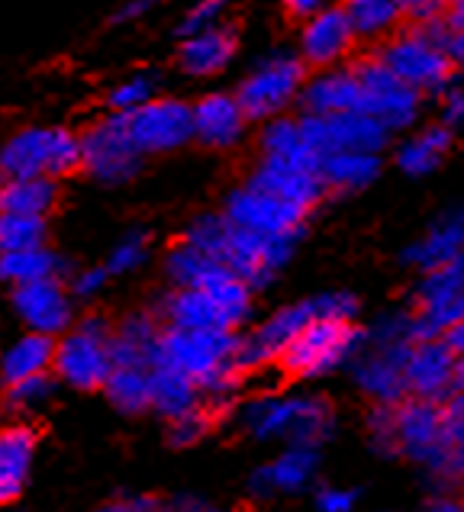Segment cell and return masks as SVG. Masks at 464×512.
<instances>
[{
  "instance_id": "ab89813d",
  "label": "cell",
  "mask_w": 464,
  "mask_h": 512,
  "mask_svg": "<svg viewBox=\"0 0 464 512\" xmlns=\"http://www.w3.org/2000/svg\"><path fill=\"white\" fill-rule=\"evenodd\" d=\"M152 368H133V364H113L107 384L100 387L107 400L126 416H139L152 409Z\"/></svg>"
},
{
  "instance_id": "681fc988",
  "label": "cell",
  "mask_w": 464,
  "mask_h": 512,
  "mask_svg": "<svg viewBox=\"0 0 464 512\" xmlns=\"http://www.w3.org/2000/svg\"><path fill=\"white\" fill-rule=\"evenodd\" d=\"M110 281V271L104 265H91V268H71L68 277H65V284L71 290V297L75 300H91L97 297L100 290L107 287Z\"/></svg>"
},
{
  "instance_id": "5bb4252c",
  "label": "cell",
  "mask_w": 464,
  "mask_h": 512,
  "mask_svg": "<svg viewBox=\"0 0 464 512\" xmlns=\"http://www.w3.org/2000/svg\"><path fill=\"white\" fill-rule=\"evenodd\" d=\"M300 129L310 149L323 158L332 152H371L381 155L390 142V129L368 116L365 110H348L332 116H310L300 113Z\"/></svg>"
},
{
  "instance_id": "f546056e",
  "label": "cell",
  "mask_w": 464,
  "mask_h": 512,
  "mask_svg": "<svg viewBox=\"0 0 464 512\" xmlns=\"http://www.w3.org/2000/svg\"><path fill=\"white\" fill-rule=\"evenodd\" d=\"M62 203V181L49 174H26V178H7L0 190V210L26 213L49 219Z\"/></svg>"
},
{
  "instance_id": "7bdbcfd3",
  "label": "cell",
  "mask_w": 464,
  "mask_h": 512,
  "mask_svg": "<svg viewBox=\"0 0 464 512\" xmlns=\"http://www.w3.org/2000/svg\"><path fill=\"white\" fill-rule=\"evenodd\" d=\"M152 255V236L145 229H126L120 239L110 245V252L104 258V268L110 271V277H123L139 271Z\"/></svg>"
},
{
  "instance_id": "7402d4cb",
  "label": "cell",
  "mask_w": 464,
  "mask_h": 512,
  "mask_svg": "<svg viewBox=\"0 0 464 512\" xmlns=\"http://www.w3.org/2000/svg\"><path fill=\"white\" fill-rule=\"evenodd\" d=\"M191 120H194V142L213 152L236 149L252 123L232 91H207L203 97H197L191 104Z\"/></svg>"
},
{
  "instance_id": "c3c4849f",
  "label": "cell",
  "mask_w": 464,
  "mask_h": 512,
  "mask_svg": "<svg viewBox=\"0 0 464 512\" xmlns=\"http://www.w3.org/2000/svg\"><path fill=\"white\" fill-rule=\"evenodd\" d=\"M316 319H342V323H355L358 316V297L348 294V290H326V294H316Z\"/></svg>"
},
{
  "instance_id": "ee69618b",
  "label": "cell",
  "mask_w": 464,
  "mask_h": 512,
  "mask_svg": "<svg viewBox=\"0 0 464 512\" xmlns=\"http://www.w3.org/2000/svg\"><path fill=\"white\" fill-rule=\"evenodd\" d=\"M4 403L13 409V413H33L42 403L52 397L55 390V380L52 371L49 374H33V377H23V380H13V384H4Z\"/></svg>"
},
{
  "instance_id": "11a10c76",
  "label": "cell",
  "mask_w": 464,
  "mask_h": 512,
  "mask_svg": "<svg viewBox=\"0 0 464 512\" xmlns=\"http://www.w3.org/2000/svg\"><path fill=\"white\" fill-rule=\"evenodd\" d=\"M97 512H168V506L162 500H155V496H139V500L113 503V506H104Z\"/></svg>"
},
{
  "instance_id": "ffe728a7",
  "label": "cell",
  "mask_w": 464,
  "mask_h": 512,
  "mask_svg": "<svg viewBox=\"0 0 464 512\" xmlns=\"http://www.w3.org/2000/svg\"><path fill=\"white\" fill-rule=\"evenodd\" d=\"M355 29L348 23L342 7H323L300 26V46L297 55L307 68H332L345 65L348 52L355 49Z\"/></svg>"
},
{
  "instance_id": "30bf717a",
  "label": "cell",
  "mask_w": 464,
  "mask_h": 512,
  "mask_svg": "<svg viewBox=\"0 0 464 512\" xmlns=\"http://www.w3.org/2000/svg\"><path fill=\"white\" fill-rule=\"evenodd\" d=\"M123 123L133 136L136 149L145 158L181 152L187 142H194V120H191V100L158 94L149 104L136 107L123 116Z\"/></svg>"
},
{
  "instance_id": "94428289",
  "label": "cell",
  "mask_w": 464,
  "mask_h": 512,
  "mask_svg": "<svg viewBox=\"0 0 464 512\" xmlns=\"http://www.w3.org/2000/svg\"><path fill=\"white\" fill-rule=\"evenodd\" d=\"M445 23L452 26V33L464 26V0H452V13L445 17Z\"/></svg>"
},
{
  "instance_id": "ac0fdd59",
  "label": "cell",
  "mask_w": 464,
  "mask_h": 512,
  "mask_svg": "<svg viewBox=\"0 0 464 512\" xmlns=\"http://www.w3.org/2000/svg\"><path fill=\"white\" fill-rule=\"evenodd\" d=\"M10 306L29 332L52 335V339L75 323V297L65 277H42V281L10 287Z\"/></svg>"
},
{
  "instance_id": "4fadbf2b",
  "label": "cell",
  "mask_w": 464,
  "mask_h": 512,
  "mask_svg": "<svg viewBox=\"0 0 464 512\" xmlns=\"http://www.w3.org/2000/svg\"><path fill=\"white\" fill-rule=\"evenodd\" d=\"M297 242H300L297 236H261V232L239 229L229 223L226 242L220 248V261L232 274H239L252 290H261L294 258Z\"/></svg>"
},
{
  "instance_id": "f5cc1de1",
  "label": "cell",
  "mask_w": 464,
  "mask_h": 512,
  "mask_svg": "<svg viewBox=\"0 0 464 512\" xmlns=\"http://www.w3.org/2000/svg\"><path fill=\"white\" fill-rule=\"evenodd\" d=\"M452 0H403V13L413 23H429L435 17H445V7Z\"/></svg>"
},
{
  "instance_id": "3957f363",
  "label": "cell",
  "mask_w": 464,
  "mask_h": 512,
  "mask_svg": "<svg viewBox=\"0 0 464 512\" xmlns=\"http://www.w3.org/2000/svg\"><path fill=\"white\" fill-rule=\"evenodd\" d=\"M239 422L261 442L281 438L287 445L319 448L336 432V409L326 397H274V393H265V397L242 403Z\"/></svg>"
},
{
  "instance_id": "7dc6e473",
  "label": "cell",
  "mask_w": 464,
  "mask_h": 512,
  "mask_svg": "<svg viewBox=\"0 0 464 512\" xmlns=\"http://www.w3.org/2000/svg\"><path fill=\"white\" fill-rule=\"evenodd\" d=\"M229 4H232V0H194V4L184 10V17L178 23V36H187V33H197V29L223 23Z\"/></svg>"
},
{
  "instance_id": "9a60e30c",
  "label": "cell",
  "mask_w": 464,
  "mask_h": 512,
  "mask_svg": "<svg viewBox=\"0 0 464 512\" xmlns=\"http://www.w3.org/2000/svg\"><path fill=\"white\" fill-rule=\"evenodd\" d=\"M223 216L232 226L261 232V236H297L300 239L303 223H307L310 213L268 194V190L255 187L252 181H245L226 194Z\"/></svg>"
},
{
  "instance_id": "6f0895ef",
  "label": "cell",
  "mask_w": 464,
  "mask_h": 512,
  "mask_svg": "<svg viewBox=\"0 0 464 512\" xmlns=\"http://www.w3.org/2000/svg\"><path fill=\"white\" fill-rule=\"evenodd\" d=\"M442 342L455 351V355H464V316L458 319V323H452L445 332H442Z\"/></svg>"
},
{
  "instance_id": "b9f144b4",
  "label": "cell",
  "mask_w": 464,
  "mask_h": 512,
  "mask_svg": "<svg viewBox=\"0 0 464 512\" xmlns=\"http://www.w3.org/2000/svg\"><path fill=\"white\" fill-rule=\"evenodd\" d=\"M46 242H49V219L0 210V255L20 252V248H36Z\"/></svg>"
},
{
  "instance_id": "6da1fadb",
  "label": "cell",
  "mask_w": 464,
  "mask_h": 512,
  "mask_svg": "<svg viewBox=\"0 0 464 512\" xmlns=\"http://www.w3.org/2000/svg\"><path fill=\"white\" fill-rule=\"evenodd\" d=\"M236 348L239 332L162 326L152 364H165V368L191 377L203 393V403L216 413L239 390L242 371L236 364Z\"/></svg>"
},
{
  "instance_id": "f6af8a7d",
  "label": "cell",
  "mask_w": 464,
  "mask_h": 512,
  "mask_svg": "<svg viewBox=\"0 0 464 512\" xmlns=\"http://www.w3.org/2000/svg\"><path fill=\"white\" fill-rule=\"evenodd\" d=\"M213 409L207 403H200L191 413H184L178 419H168V442L174 448H191L197 445L203 435L213 429Z\"/></svg>"
},
{
  "instance_id": "836d02e7",
  "label": "cell",
  "mask_w": 464,
  "mask_h": 512,
  "mask_svg": "<svg viewBox=\"0 0 464 512\" xmlns=\"http://www.w3.org/2000/svg\"><path fill=\"white\" fill-rule=\"evenodd\" d=\"M68 271H71V261L62 252H55L49 242L0 255V284H7V287L42 281V277H68Z\"/></svg>"
},
{
  "instance_id": "680465c9",
  "label": "cell",
  "mask_w": 464,
  "mask_h": 512,
  "mask_svg": "<svg viewBox=\"0 0 464 512\" xmlns=\"http://www.w3.org/2000/svg\"><path fill=\"white\" fill-rule=\"evenodd\" d=\"M168 512H226L220 506H210V503H200V500H191V496H184V500H174L168 506Z\"/></svg>"
},
{
  "instance_id": "cb8c5ba5",
  "label": "cell",
  "mask_w": 464,
  "mask_h": 512,
  "mask_svg": "<svg viewBox=\"0 0 464 512\" xmlns=\"http://www.w3.org/2000/svg\"><path fill=\"white\" fill-rule=\"evenodd\" d=\"M239 49V33L229 23H216L197 33L181 36L178 46V68L187 78H216L232 65Z\"/></svg>"
},
{
  "instance_id": "bcb514c9",
  "label": "cell",
  "mask_w": 464,
  "mask_h": 512,
  "mask_svg": "<svg viewBox=\"0 0 464 512\" xmlns=\"http://www.w3.org/2000/svg\"><path fill=\"white\" fill-rule=\"evenodd\" d=\"M397 406V403H394ZM394 406L390 403H374L368 416V435L377 455L397 458V422H394Z\"/></svg>"
},
{
  "instance_id": "ba28073f",
  "label": "cell",
  "mask_w": 464,
  "mask_h": 512,
  "mask_svg": "<svg viewBox=\"0 0 464 512\" xmlns=\"http://www.w3.org/2000/svg\"><path fill=\"white\" fill-rule=\"evenodd\" d=\"M145 155L120 113H104L81 129V174L100 187H123L139 178Z\"/></svg>"
},
{
  "instance_id": "9f6ffc18",
  "label": "cell",
  "mask_w": 464,
  "mask_h": 512,
  "mask_svg": "<svg viewBox=\"0 0 464 512\" xmlns=\"http://www.w3.org/2000/svg\"><path fill=\"white\" fill-rule=\"evenodd\" d=\"M284 7H287L290 17L307 20V17H313L316 10H323V7H326V0H284Z\"/></svg>"
},
{
  "instance_id": "277c9868",
  "label": "cell",
  "mask_w": 464,
  "mask_h": 512,
  "mask_svg": "<svg viewBox=\"0 0 464 512\" xmlns=\"http://www.w3.org/2000/svg\"><path fill=\"white\" fill-rule=\"evenodd\" d=\"M0 171L4 178L49 174L65 181L81 171V133L58 123H29L13 129L0 142Z\"/></svg>"
},
{
  "instance_id": "91938a15",
  "label": "cell",
  "mask_w": 464,
  "mask_h": 512,
  "mask_svg": "<svg viewBox=\"0 0 464 512\" xmlns=\"http://www.w3.org/2000/svg\"><path fill=\"white\" fill-rule=\"evenodd\" d=\"M448 55H452V62L464 68V26L455 29L452 39H448Z\"/></svg>"
},
{
  "instance_id": "60d3db41",
  "label": "cell",
  "mask_w": 464,
  "mask_h": 512,
  "mask_svg": "<svg viewBox=\"0 0 464 512\" xmlns=\"http://www.w3.org/2000/svg\"><path fill=\"white\" fill-rule=\"evenodd\" d=\"M158 94H162V78L149 68H139V71H129V75L120 78L116 84H110V91L104 94V107H107V113L126 116L136 107L149 104V100Z\"/></svg>"
},
{
  "instance_id": "7c38bea8",
  "label": "cell",
  "mask_w": 464,
  "mask_h": 512,
  "mask_svg": "<svg viewBox=\"0 0 464 512\" xmlns=\"http://www.w3.org/2000/svg\"><path fill=\"white\" fill-rule=\"evenodd\" d=\"M413 326L416 342L439 339V335L464 316V255L448 261L442 268L423 271L413 294Z\"/></svg>"
},
{
  "instance_id": "d6a6232c",
  "label": "cell",
  "mask_w": 464,
  "mask_h": 512,
  "mask_svg": "<svg viewBox=\"0 0 464 512\" xmlns=\"http://www.w3.org/2000/svg\"><path fill=\"white\" fill-rule=\"evenodd\" d=\"M55 361V339L42 332H23L20 339H13L4 351H0V380L13 384V380L33 377V374H49Z\"/></svg>"
},
{
  "instance_id": "44dd1931",
  "label": "cell",
  "mask_w": 464,
  "mask_h": 512,
  "mask_svg": "<svg viewBox=\"0 0 464 512\" xmlns=\"http://www.w3.org/2000/svg\"><path fill=\"white\" fill-rule=\"evenodd\" d=\"M455 351L439 339L413 342L406 355V397L445 403L455 393Z\"/></svg>"
},
{
  "instance_id": "52a82bcc",
  "label": "cell",
  "mask_w": 464,
  "mask_h": 512,
  "mask_svg": "<svg viewBox=\"0 0 464 512\" xmlns=\"http://www.w3.org/2000/svg\"><path fill=\"white\" fill-rule=\"evenodd\" d=\"M307 65L300 62L297 52L290 49H274L261 55L258 62L245 71V78L236 84V100L242 104L245 116L252 123H265L271 116L287 113L297 104L300 87L307 81Z\"/></svg>"
},
{
  "instance_id": "4316f807",
  "label": "cell",
  "mask_w": 464,
  "mask_h": 512,
  "mask_svg": "<svg viewBox=\"0 0 464 512\" xmlns=\"http://www.w3.org/2000/svg\"><path fill=\"white\" fill-rule=\"evenodd\" d=\"M458 255H464V203L448 207L435 219L426 236L406 248L403 261L416 271H432L455 261Z\"/></svg>"
},
{
  "instance_id": "4dcf8cb0",
  "label": "cell",
  "mask_w": 464,
  "mask_h": 512,
  "mask_svg": "<svg viewBox=\"0 0 464 512\" xmlns=\"http://www.w3.org/2000/svg\"><path fill=\"white\" fill-rule=\"evenodd\" d=\"M162 268H165V277L171 287H207L213 281H220V277L232 274L220 258L207 255L203 248L184 242V239H178L168 248L162 258Z\"/></svg>"
},
{
  "instance_id": "f907efd6",
  "label": "cell",
  "mask_w": 464,
  "mask_h": 512,
  "mask_svg": "<svg viewBox=\"0 0 464 512\" xmlns=\"http://www.w3.org/2000/svg\"><path fill=\"white\" fill-rule=\"evenodd\" d=\"M442 126L448 133H464V87H445L442 91Z\"/></svg>"
},
{
  "instance_id": "8fae6325",
  "label": "cell",
  "mask_w": 464,
  "mask_h": 512,
  "mask_svg": "<svg viewBox=\"0 0 464 512\" xmlns=\"http://www.w3.org/2000/svg\"><path fill=\"white\" fill-rule=\"evenodd\" d=\"M355 68L358 84H361V107L368 116H374L377 123L390 133L397 129H410L419 120L423 110V94L413 91L410 84H403L394 71H390L377 55L361 58Z\"/></svg>"
},
{
  "instance_id": "f35d334b",
  "label": "cell",
  "mask_w": 464,
  "mask_h": 512,
  "mask_svg": "<svg viewBox=\"0 0 464 512\" xmlns=\"http://www.w3.org/2000/svg\"><path fill=\"white\" fill-rule=\"evenodd\" d=\"M348 23H352L358 39L381 42L397 33V26L406 20L403 0H345L342 4Z\"/></svg>"
},
{
  "instance_id": "816d5d0a",
  "label": "cell",
  "mask_w": 464,
  "mask_h": 512,
  "mask_svg": "<svg viewBox=\"0 0 464 512\" xmlns=\"http://www.w3.org/2000/svg\"><path fill=\"white\" fill-rule=\"evenodd\" d=\"M355 503H358V490H345V487H319L316 490L319 512H352Z\"/></svg>"
},
{
  "instance_id": "d6986e66",
  "label": "cell",
  "mask_w": 464,
  "mask_h": 512,
  "mask_svg": "<svg viewBox=\"0 0 464 512\" xmlns=\"http://www.w3.org/2000/svg\"><path fill=\"white\" fill-rule=\"evenodd\" d=\"M413 345H381V342H365L352 358V377L361 387L365 397L374 403H400L406 397V355Z\"/></svg>"
},
{
  "instance_id": "9c48e42d",
  "label": "cell",
  "mask_w": 464,
  "mask_h": 512,
  "mask_svg": "<svg viewBox=\"0 0 464 512\" xmlns=\"http://www.w3.org/2000/svg\"><path fill=\"white\" fill-rule=\"evenodd\" d=\"M374 55L419 94H442L448 81H452V55L423 26H413L410 33L387 36L384 46Z\"/></svg>"
},
{
  "instance_id": "6125c7cd",
  "label": "cell",
  "mask_w": 464,
  "mask_h": 512,
  "mask_svg": "<svg viewBox=\"0 0 464 512\" xmlns=\"http://www.w3.org/2000/svg\"><path fill=\"white\" fill-rule=\"evenodd\" d=\"M426 512H464V503L448 500V496H442V500H435Z\"/></svg>"
},
{
  "instance_id": "1f68e13d",
  "label": "cell",
  "mask_w": 464,
  "mask_h": 512,
  "mask_svg": "<svg viewBox=\"0 0 464 512\" xmlns=\"http://www.w3.org/2000/svg\"><path fill=\"white\" fill-rule=\"evenodd\" d=\"M381 174V155L371 152H332L319 158V181L336 194H358L377 181Z\"/></svg>"
},
{
  "instance_id": "f1b7e54d",
  "label": "cell",
  "mask_w": 464,
  "mask_h": 512,
  "mask_svg": "<svg viewBox=\"0 0 464 512\" xmlns=\"http://www.w3.org/2000/svg\"><path fill=\"white\" fill-rule=\"evenodd\" d=\"M158 332H162V323L152 310L126 313L120 323H113V364L152 368Z\"/></svg>"
},
{
  "instance_id": "8992f818",
  "label": "cell",
  "mask_w": 464,
  "mask_h": 512,
  "mask_svg": "<svg viewBox=\"0 0 464 512\" xmlns=\"http://www.w3.org/2000/svg\"><path fill=\"white\" fill-rule=\"evenodd\" d=\"M361 345H365V329H358L355 323L313 319V323H307L290 339V345L281 351V358L274 364L290 377L313 380L348 368Z\"/></svg>"
},
{
  "instance_id": "d590c367",
  "label": "cell",
  "mask_w": 464,
  "mask_h": 512,
  "mask_svg": "<svg viewBox=\"0 0 464 512\" xmlns=\"http://www.w3.org/2000/svg\"><path fill=\"white\" fill-rule=\"evenodd\" d=\"M258 149L265 158H287V162H303V165L319 168V155L310 149L307 139H303L300 116L278 113V116H271V120L261 123Z\"/></svg>"
},
{
  "instance_id": "e7e4bbea",
  "label": "cell",
  "mask_w": 464,
  "mask_h": 512,
  "mask_svg": "<svg viewBox=\"0 0 464 512\" xmlns=\"http://www.w3.org/2000/svg\"><path fill=\"white\" fill-rule=\"evenodd\" d=\"M4 181H7V178H4V171H0V190H4Z\"/></svg>"
},
{
  "instance_id": "db71d44e",
  "label": "cell",
  "mask_w": 464,
  "mask_h": 512,
  "mask_svg": "<svg viewBox=\"0 0 464 512\" xmlns=\"http://www.w3.org/2000/svg\"><path fill=\"white\" fill-rule=\"evenodd\" d=\"M155 4H158V0H123V4L113 10L110 23H133V20H142V17H149V13L155 10Z\"/></svg>"
},
{
  "instance_id": "e575fe53",
  "label": "cell",
  "mask_w": 464,
  "mask_h": 512,
  "mask_svg": "<svg viewBox=\"0 0 464 512\" xmlns=\"http://www.w3.org/2000/svg\"><path fill=\"white\" fill-rule=\"evenodd\" d=\"M442 432H445V458L432 474L435 487L452 490L464 484V390H455L442 403Z\"/></svg>"
},
{
  "instance_id": "74e56055",
  "label": "cell",
  "mask_w": 464,
  "mask_h": 512,
  "mask_svg": "<svg viewBox=\"0 0 464 512\" xmlns=\"http://www.w3.org/2000/svg\"><path fill=\"white\" fill-rule=\"evenodd\" d=\"M152 409L165 419H178L203 403V393L191 377L171 371L165 364H152Z\"/></svg>"
},
{
  "instance_id": "8d00e7d4",
  "label": "cell",
  "mask_w": 464,
  "mask_h": 512,
  "mask_svg": "<svg viewBox=\"0 0 464 512\" xmlns=\"http://www.w3.org/2000/svg\"><path fill=\"white\" fill-rule=\"evenodd\" d=\"M448 149H452V133H448L442 123H435L400 142L397 165L403 174H410V178H423V174L435 171L445 162Z\"/></svg>"
},
{
  "instance_id": "be15d7a7",
  "label": "cell",
  "mask_w": 464,
  "mask_h": 512,
  "mask_svg": "<svg viewBox=\"0 0 464 512\" xmlns=\"http://www.w3.org/2000/svg\"><path fill=\"white\" fill-rule=\"evenodd\" d=\"M455 390H464V355L455 358Z\"/></svg>"
},
{
  "instance_id": "603a6c76",
  "label": "cell",
  "mask_w": 464,
  "mask_h": 512,
  "mask_svg": "<svg viewBox=\"0 0 464 512\" xmlns=\"http://www.w3.org/2000/svg\"><path fill=\"white\" fill-rule=\"evenodd\" d=\"M249 181L268 194L281 197L287 203H294L300 210H313L323 200L326 187L319 181V168L303 165V162H287V158H258V165L252 168Z\"/></svg>"
},
{
  "instance_id": "83f0119b",
  "label": "cell",
  "mask_w": 464,
  "mask_h": 512,
  "mask_svg": "<svg viewBox=\"0 0 464 512\" xmlns=\"http://www.w3.org/2000/svg\"><path fill=\"white\" fill-rule=\"evenodd\" d=\"M39 435L33 426L13 422V426L0 429V506L13 503L26 487L29 467L36 458Z\"/></svg>"
},
{
  "instance_id": "7a4b0ae2",
  "label": "cell",
  "mask_w": 464,
  "mask_h": 512,
  "mask_svg": "<svg viewBox=\"0 0 464 512\" xmlns=\"http://www.w3.org/2000/svg\"><path fill=\"white\" fill-rule=\"evenodd\" d=\"M252 294L255 290L239 274H229L207 287H171L152 313L162 326L236 332L252 316Z\"/></svg>"
},
{
  "instance_id": "484cf974",
  "label": "cell",
  "mask_w": 464,
  "mask_h": 512,
  "mask_svg": "<svg viewBox=\"0 0 464 512\" xmlns=\"http://www.w3.org/2000/svg\"><path fill=\"white\" fill-rule=\"evenodd\" d=\"M319 467V448H303V445H287L274 461L265 467H258L252 474L249 487L255 496L268 500V496H281V493H300L313 484Z\"/></svg>"
},
{
  "instance_id": "e0dca14e",
  "label": "cell",
  "mask_w": 464,
  "mask_h": 512,
  "mask_svg": "<svg viewBox=\"0 0 464 512\" xmlns=\"http://www.w3.org/2000/svg\"><path fill=\"white\" fill-rule=\"evenodd\" d=\"M316 319V303L313 297L287 303L281 310H274L265 323H258L249 335H239V348H236V364L242 374L268 368L281 358V351L290 345V339Z\"/></svg>"
},
{
  "instance_id": "d4e9b609",
  "label": "cell",
  "mask_w": 464,
  "mask_h": 512,
  "mask_svg": "<svg viewBox=\"0 0 464 512\" xmlns=\"http://www.w3.org/2000/svg\"><path fill=\"white\" fill-rule=\"evenodd\" d=\"M297 104L310 116H332V113H348L361 107V84L352 65H332V68H316L307 75L300 87Z\"/></svg>"
},
{
  "instance_id": "2e32d148",
  "label": "cell",
  "mask_w": 464,
  "mask_h": 512,
  "mask_svg": "<svg viewBox=\"0 0 464 512\" xmlns=\"http://www.w3.org/2000/svg\"><path fill=\"white\" fill-rule=\"evenodd\" d=\"M394 422H397V458L426 467L432 477L445 458L442 403L403 397L394 406Z\"/></svg>"
},
{
  "instance_id": "5b68a950",
  "label": "cell",
  "mask_w": 464,
  "mask_h": 512,
  "mask_svg": "<svg viewBox=\"0 0 464 512\" xmlns=\"http://www.w3.org/2000/svg\"><path fill=\"white\" fill-rule=\"evenodd\" d=\"M113 371V323L104 313L75 316L55 339L52 374L75 390H100Z\"/></svg>"
}]
</instances>
